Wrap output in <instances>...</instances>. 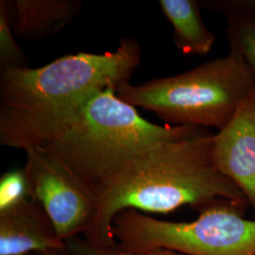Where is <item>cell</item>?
<instances>
[{
    "instance_id": "cell-2",
    "label": "cell",
    "mask_w": 255,
    "mask_h": 255,
    "mask_svg": "<svg viewBox=\"0 0 255 255\" xmlns=\"http://www.w3.org/2000/svg\"><path fill=\"white\" fill-rule=\"evenodd\" d=\"M142 58L140 43L122 38L102 54L65 55L38 68L0 69V143L21 148L53 140L99 93L129 79Z\"/></svg>"
},
{
    "instance_id": "cell-8",
    "label": "cell",
    "mask_w": 255,
    "mask_h": 255,
    "mask_svg": "<svg viewBox=\"0 0 255 255\" xmlns=\"http://www.w3.org/2000/svg\"><path fill=\"white\" fill-rule=\"evenodd\" d=\"M50 251L66 252L42 206L31 199L0 210V255H26Z\"/></svg>"
},
{
    "instance_id": "cell-12",
    "label": "cell",
    "mask_w": 255,
    "mask_h": 255,
    "mask_svg": "<svg viewBox=\"0 0 255 255\" xmlns=\"http://www.w3.org/2000/svg\"><path fill=\"white\" fill-rule=\"evenodd\" d=\"M27 68V57L19 47L11 27V1H0V69Z\"/></svg>"
},
{
    "instance_id": "cell-1",
    "label": "cell",
    "mask_w": 255,
    "mask_h": 255,
    "mask_svg": "<svg viewBox=\"0 0 255 255\" xmlns=\"http://www.w3.org/2000/svg\"><path fill=\"white\" fill-rule=\"evenodd\" d=\"M213 142L214 134L199 128L188 136L150 146L120 166L94 187L99 209L84 238L96 246L117 247L112 226L123 210L168 214L189 205L199 211L219 200L246 209L245 195L216 165Z\"/></svg>"
},
{
    "instance_id": "cell-4",
    "label": "cell",
    "mask_w": 255,
    "mask_h": 255,
    "mask_svg": "<svg viewBox=\"0 0 255 255\" xmlns=\"http://www.w3.org/2000/svg\"><path fill=\"white\" fill-rule=\"evenodd\" d=\"M255 89L253 71L243 57L231 49L226 56L176 76L140 85L121 82L116 94L133 107L154 113L165 125L220 130Z\"/></svg>"
},
{
    "instance_id": "cell-5",
    "label": "cell",
    "mask_w": 255,
    "mask_h": 255,
    "mask_svg": "<svg viewBox=\"0 0 255 255\" xmlns=\"http://www.w3.org/2000/svg\"><path fill=\"white\" fill-rule=\"evenodd\" d=\"M233 201H213L191 222L155 219L134 209L119 213L112 232L128 253L167 249L185 255H255V219Z\"/></svg>"
},
{
    "instance_id": "cell-10",
    "label": "cell",
    "mask_w": 255,
    "mask_h": 255,
    "mask_svg": "<svg viewBox=\"0 0 255 255\" xmlns=\"http://www.w3.org/2000/svg\"><path fill=\"white\" fill-rule=\"evenodd\" d=\"M165 18L173 27L174 43L182 54H207L216 36L205 27L196 0H160Z\"/></svg>"
},
{
    "instance_id": "cell-15",
    "label": "cell",
    "mask_w": 255,
    "mask_h": 255,
    "mask_svg": "<svg viewBox=\"0 0 255 255\" xmlns=\"http://www.w3.org/2000/svg\"><path fill=\"white\" fill-rule=\"evenodd\" d=\"M37 255H69L65 252H59V251H50L46 253H39Z\"/></svg>"
},
{
    "instance_id": "cell-3",
    "label": "cell",
    "mask_w": 255,
    "mask_h": 255,
    "mask_svg": "<svg viewBox=\"0 0 255 255\" xmlns=\"http://www.w3.org/2000/svg\"><path fill=\"white\" fill-rule=\"evenodd\" d=\"M116 86L99 93L43 147L92 188L150 146L188 136L199 128L157 125L119 100Z\"/></svg>"
},
{
    "instance_id": "cell-7",
    "label": "cell",
    "mask_w": 255,
    "mask_h": 255,
    "mask_svg": "<svg viewBox=\"0 0 255 255\" xmlns=\"http://www.w3.org/2000/svg\"><path fill=\"white\" fill-rule=\"evenodd\" d=\"M213 157L255 213V89L228 125L214 135Z\"/></svg>"
},
{
    "instance_id": "cell-16",
    "label": "cell",
    "mask_w": 255,
    "mask_h": 255,
    "mask_svg": "<svg viewBox=\"0 0 255 255\" xmlns=\"http://www.w3.org/2000/svg\"><path fill=\"white\" fill-rule=\"evenodd\" d=\"M37 255V254H28V255Z\"/></svg>"
},
{
    "instance_id": "cell-11",
    "label": "cell",
    "mask_w": 255,
    "mask_h": 255,
    "mask_svg": "<svg viewBox=\"0 0 255 255\" xmlns=\"http://www.w3.org/2000/svg\"><path fill=\"white\" fill-rule=\"evenodd\" d=\"M212 8L227 19L231 49L243 57L255 76V0H216Z\"/></svg>"
},
{
    "instance_id": "cell-14",
    "label": "cell",
    "mask_w": 255,
    "mask_h": 255,
    "mask_svg": "<svg viewBox=\"0 0 255 255\" xmlns=\"http://www.w3.org/2000/svg\"><path fill=\"white\" fill-rule=\"evenodd\" d=\"M27 195V183L24 168L3 174L0 178V210L17 204Z\"/></svg>"
},
{
    "instance_id": "cell-6",
    "label": "cell",
    "mask_w": 255,
    "mask_h": 255,
    "mask_svg": "<svg viewBox=\"0 0 255 255\" xmlns=\"http://www.w3.org/2000/svg\"><path fill=\"white\" fill-rule=\"evenodd\" d=\"M24 151L28 198L45 210L63 241L84 236L98 214L97 193L45 147Z\"/></svg>"
},
{
    "instance_id": "cell-9",
    "label": "cell",
    "mask_w": 255,
    "mask_h": 255,
    "mask_svg": "<svg viewBox=\"0 0 255 255\" xmlns=\"http://www.w3.org/2000/svg\"><path fill=\"white\" fill-rule=\"evenodd\" d=\"M82 5V0L11 1L12 32L28 41L44 40L67 27Z\"/></svg>"
},
{
    "instance_id": "cell-13",
    "label": "cell",
    "mask_w": 255,
    "mask_h": 255,
    "mask_svg": "<svg viewBox=\"0 0 255 255\" xmlns=\"http://www.w3.org/2000/svg\"><path fill=\"white\" fill-rule=\"evenodd\" d=\"M66 252L69 255H185L167 249H153L142 253H128L118 247L93 245L84 237H74L65 242Z\"/></svg>"
}]
</instances>
